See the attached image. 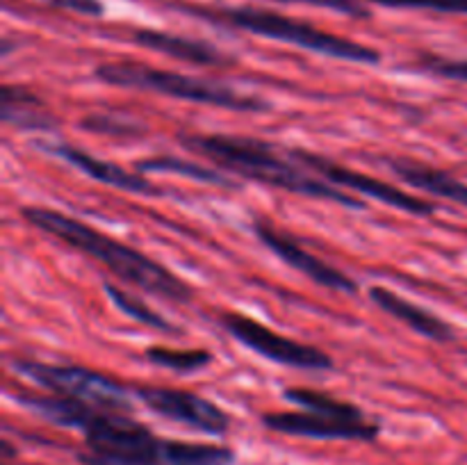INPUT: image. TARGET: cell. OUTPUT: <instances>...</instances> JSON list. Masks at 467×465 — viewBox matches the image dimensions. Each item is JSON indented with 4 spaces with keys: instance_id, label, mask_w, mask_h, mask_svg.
Listing matches in <instances>:
<instances>
[{
    "instance_id": "obj_1",
    "label": "cell",
    "mask_w": 467,
    "mask_h": 465,
    "mask_svg": "<svg viewBox=\"0 0 467 465\" xmlns=\"http://www.w3.org/2000/svg\"><path fill=\"white\" fill-rule=\"evenodd\" d=\"M82 436L80 465H233L237 459L226 445L158 438L146 424L119 410H94Z\"/></svg>"
},
{
    "instance_id": "obj_2",
    "label": "cell",
    "mask_w": 467,
    "mask_h": 465,
    "mask_svg": "<svg viewBox=\"0 0 467 465\" xmlns=\"http://www.w3.org/2000/svg\"><path fill=\"white\" fill-rule=\"evenodd\" d=\"M23 217L35 228L53 235L55 240L64 242V244L73 246V249L99 260L114 276L130 283V285L141 287V290L150 292L155 296H162V299L178 301V304H187V301L194 299V290H192L190 283H185L176 274L169 272L158 260L140 253L132 246L121 244L114 237H108L105 232L96 231V228L87 226V223L78 222V219L68 217V214L59 212V210L41 208V205H26Z\"/></svg>"
},
{
    "instance_id": "obj_3",
    "label": "cell",
    "mask_w": 467,
    "mask_h": 465,
    "mask_svg": "<svg viewBox=\"0 0 467 465\" xmlns=\"http://www.w3.org/2000/svg\"><path fill=\"white\" fill-rule=\"evenodd\" d=\"M181 141L185 149L205 155L228 171L249 178V181L292 191V194L308 196V199L333 201V203H340L345 208H365V201L345 194L340 187L331 185L322 178L310 176L296 162L281 158L274 150V146H269L263 140L235 135H190L187 132L181 137Z\"/></svg>"
},
{
    "instance_id": "obj_4",
    "label": "cell",
    "mask_w": 467,
    "mask_h": 465,
    "mask_svg": "<svg viewBox=\"0 0 467 465\" xmlns=\"http://www.w3.org/2000/svg\"><path fill=\"white\" fill-rule=\"evenodd\" d=\"M185 12H194L199 16L214 18V21H223L233 27L251 32V35L267 36V39L283 41V44L299 46V48L310 50V53L324 55V57L345 59V62L356 64H379L381 62V53L372 46H363L354 39H345V36L331 35L319 27L310 26V23L296 21V18L283 16V14L267 12V9H254V7H222L217 12H208L201 7H187L181 5Z\"/></svg>"
},
{
    "instance_id": "obj_5",
    "label": "cell",
    "mask_w": 467,
    "mask_h": 465,
    "mask_svg": "<svg viewBox=\"0 0 467 465\" xmlns=\"http://www.w3.org/2000/svg\"><path fill=\"white\" fill-rule=\"evenodd\" d=\"M94 76L100 82L123 89H141L153 94L169 96V98L190 100L199 105H214V108L235 109V112H267L269 103L258 96H246L231 89L222 82L205 80V78L185 76V73L155 68L140 62H108L99 64Z\"/></svg>"
},
{
    "instance_id": "obj_6",
    "label": "cell",
    "mask_w": 467,
    "mask_h": 465,
    "mask_svg": "<svg viewBox=\"0 0 467 465\" xmlns=\"http://www.w3.org/2000/svg\"><path fill=\"white\" fill-rule=\"evenodd\" d=\"M12 367L53 395L73 397L103 410H119V413L132 410V397L126 383L96 369L82 365H50L44 360L27 358H16Z\"/></svg>"
},
{
    "instance_id": "obj_7",
    "label": "cell",
    "mask_w": 467,
    "mask_h": 465,
    "mask_svg": "<svg viewBox=\"0 0 467 465\" xmlns=\"http://www.w3.org/2000/svg\"><path fill=\"white\" fill-rule=\"evenodd\" d=\"M222 326L231 337H235L246 349L255 351L272 363L287 365L296 369H333V358L317 346L290 340L281 333L272 331L263 322L246 317L242 313H223Z\"/></svg>"
},
{
    "instance_id": "obj_8",
    "label": "cell",
    "mask_w": 467,
    "mask_h": 465,
    "mask_svg": "<svg viewBox=\"0 0 467 465\" xmlns=\"http://www.w3.org/2000/svg\"><path fill=\"white\" fill-rule=\"evenodd\" d=\"M290 158L296 160L299 164H304L306 169L315 171L319 178L331 182V185L347 187V190L356 191V194L381 201V203L390 205V208L395 210H404V212L409 214H420V217H427V214L433 212V203H429V201L413 194H406L400 187L390 185V182L377 181V178L368 176V173H360L351 167H342V164L333 162L331 158H324V155L313 153V150L292 149Z\"/></svg>"
},
{
    "instance_id": "obj_9",
    "label": "cell",
    "mask_w": 467,
    "mask_h": 465,
    "mask_svg": "<svg viewBox=\"0 0 467 465\" xmlns=\"http://www.w3.org/2000/svg\"><path fill=\"white\" fill-rule=\"evenodd\" d=\"M132 392L153 413L162 415L171 422L196 429L201 433H208V436H226L228 429H231V415L222 406L190 390L162 386H137Z\"/></svg>"
},
{
    "instance_id": "obj_10",
    "label": "cell",
    "mask_w": 467,
    "mask_h": 465,
    "mask_svg": "<svg viewBox=\"0 0 467 465\" xmlns=\"http://www.w3.org/2000/svg\"><path fill=\"white\" fill-rule=\"evenodd\" d=\"M263 424L272 431L283 436L313 438V440H377L381 427L369 422L368 418H342L331 413H315V410H301V413H265Z\"/></svg>"
},
{
    "instance_id": "obj_11",
    "label": "cell",
    "mask_w": 467,
    "mask_h": 465,
    "mask_svg": "<svg viewBox=\"0 0 467 465\" xmlns=\"http://www.w3.org/2000/svg\"><path fill=\"white\" fill-rule=\"evenodd\" d=\"M254 232L276 258H281L283 263L290 264L292 269L301 272L304 276H308L310 281L317 283V285L327 287V290L349 292V294H356V292H358V285H356L354 278L347 276L345 272H340V269L333 267V264L324 263V260L317 258L315 253H310V251L304 249L295 237L283 232L281 228H276L274 223L265 222V219H254Z\"/></svg>"
},
{
    "instance_id": "obj_12",
    "label": "cell",
    "mask_w": 467,
    "mask_h": 465,
    "mask_svg": "<svg viewBox=\"0 0 467 465\" xmlns=\"http://www.w3.org/2000/svg\"><path fill=\"white\" fill-rule=\"evenodd\" d=\"M46 150L57 155L59 160L68 162L71 167H76L78 171L89 176L91 181H99L103 182V185L114 187V190L130 191V194H146V196L160 194V187L153 185V182H150L149 178L141 176V173H132L128 171V169L119 167V164L105 162V160L96 158V155L87 153V150L78 149V146L53 144Z\"/></svg>"
},
{
    "instance_id": "obj_13",
    "label": "cell",
    "mask_w": 467,
    "mask_h": 465,
    "mask_svg": "<svg viewBox=\"0 0 467 465\" xmlns=\"http://www.w3.org/2000/svg\"><path fill=\"white\" fill-rule=\"evenodd\" d=\"M132 41L141 46V48L164 53L169 57H176L187 64H199V67H223V64L233 62V57L223 55V50H219L217 46L208 44L203 39L173 35V32L140 27V30L132 32Z\"/></svg>"
},
{
    "instance_id": "obj_14",
    "label": "cell",
    "mask_w": 467,
    "mask_h": 465,
    "mask_svg": "<svg viewBox=\"0 0 467 465\" xmlns=\"http://www.w3.org/2000/svg\"><path fill=\"white\" fill-rule=\"evenodd\" d=\"M368 294H369V299H372L374 304L383 310V313H388L390 317L400 319L401 324H406L409 328H413V331L420 333L422 337H429V340H433V342H450L456 337L454 328H451L445 319H441L438 315L429 313L427 308H422V305L404 299V296L397 294V292H392V290H388V287L374 285V287H369Z\"/></svg>"
},
{
    "instance_id": "obj_15",
    "label": "cell",
    "mask_w": 467,
    "mask_h": 465,
    "mask_svg": "<svg viewBox=\"0 0 467 465\" xmlns=\"http://www.w3.org/2000/svg\"><path fill=\"white\" fill-rule=\"evenodd\" d=\"M388 167H390V171L395 173V176H400L406 185L415 187V190L424 191V194L454 201V203L465 205L467 208V182L459 181V178L451 176V173L410 158H390L388 160Z\"/></svg>"
},
{
    "instance_id": "obj_16",
    "label": "cell",
    "mask_w": 467,
    "mask_h": 465,
    "mask_svg": "<svg viewBox=\"0 0 467 465\" xmlns=\"http://www.w3.org/2000/svg\"><path fill=\"white\" fill-rule=\"evenodd\" d=\"M0 117L9 126L26 128V130H55L57 128V121L48 114L44 100L35 91L18 85H3Z\"/></svg>"
},
{
    "instance_id": "obj_17",
    "label": "cell",
    "mask_w": 467,
    "mask_h": 465,
    "mask_svg": "<svg viewBox=\"0 0 467 465\" xmlns=\"http://www.w3.org/2000/svg\"><path fill=\"white\" fill-rule=\"evenodd\" d=\"M137 171L140 173H178L182 178H192V181L208 182V185L228 187L235 190V182L228 181L223 173L214 171V169L205 167V164L194 162V160L173 158V155H160V158H144L137 162Z\"/></svg>"
},
{
    "instance_id": "obj_18",
    "label": "cell",
    "mask_w": 467,
    "mask_h": 465,
    "mask_svg": "<svg viewBox=\"0 0 467 465\" xmlns=\"http://www.w3.org/2000/svg\"><path fill=\"white\" fill-rule=\"evenodd\" d=\"M105 294L112 299V304L117 305L123 315H128V317L135 319V322L144 324V326L153 328V331L167 333V336H178V333H181V326H176V324L169 322L167 317H162L158 310L146 305L144 301H141L140 296L132 294V292L123 290V287L119 285H112V283H105Z\"/></svg>"
},
{
    "instance_id": "obj_19",
    "label": "cell",
    "mask_w": 467,
    "mask_h": 465,
    "mask_svg": "<svg viewBox=\"0 0 467 465\" xmlns=\"http://www.w3.org/2000/svg\"><path fill=\"white\" fill-rule=\"evenodd\" d=\"M283 397H285L290 404L301 406L304 410L342 415V418H365V413L358 406L349 404V401L336 399V397L327 395V392L313 390V388H287V390L283 392Z\"/></svg>"
},
{
    "instance_id": "obj_20",
    "label": "cell",
    "mask_w": 467,
    "mask_h": 465,
    "mask_svg": "<svg viewBox=\"0 0 467 465\" xmlns=\"http://www.w3.org/2000/svg\"><path fill=\"white\" fill-rule=\"evenodd\" d=\"M149 363L158 367L171 369L178 374H190L213 363V354L205 349H169V346H149L146 349Z\"/></svg>"
},
{
    "instance_id": "obj_21",
    "label": "cell",
    "mask_w": 467,
    "mask_h": 465,
    "mask_svg": "<svg viewBox=\"0 0 467 465\" xmlns=\"http://www.w3.org/2000/svg\"><path fill=\"white\" fill-rule=\"evenodd\" d=\"M82 128L85 130H94V132H103V135H114V137H130V135H140L144 128L140 126L137 121L128 117H117V114H91L82 121Z\"/></svg>"
},
{
    "instance_id": "obj_22",
    "label": "cell",
    "mask_w": 467,
    "mask_h": 465,
    "mask_svg": "<svg viewBox=\"0 0 467 465\" xmlns=\"http://www.w3.org/2000/svg\"><path fill=\"white\" fill-rule=\"evenodd\" d=\"M395 9H429L441 14H467V0H368Z\"/></svg>"
},
{
    "instance_id": "obj_23",
    "label": "cell",
    "mask_w": 467,
    "mask_h": 465,
    "mask_svg": "<svg viewBox=\"0 0 467 465\" xmlns=\"http://www.w3.org/2000/svg\"><path fill=\"white\" fill-rule=\"evenodd\" d=\"M422 68L433 73V76L447 78V80L467 82V59H445L436 57V55H427L422 59Z\"/></svg>"
},
{
    "instance_id": "obj_24",
    "label": "cell",
    "mask_w": 467,
    "mask_h": 465,
    "mask_svg": "<svg viewBox=\"0 0 467 465\" xmlns=\"http://www.w3.org/2000/svg\"><path fill=\"white\" fill-rule=\"evenodd\" d=\"M274 3H301V5H313V7L331 9V12L345 14V16L354 18H369V12L365 5H360L358 0H274Z\"/></svg>"
},
{
    "instance_id": "obj_25",
    "label": "cell",
    "mask_w": 467,
    "mask_h": 465,
    "mask_svg": "<svg viewBox=\"0 0 467 465\" xmlns=\"http://www.w3.org/2000/svg\"><path fill=\"white\" fill-rule=\"evenodd\" d=\"M50 7L67 9V12L82 14V16H100L103 14V3L100 0H41Z\"/></svg>"
},
{
    "instance_id": "obj_26",
    "label": "cell",
    "mask_w": 467,
    "mask_h": 465,
    "mask_svg": "<svg viewBox=\"0 0 467 465\" xmlns=\"http://www.w3.org/2000/svg\"><path fill=\"white\" fill-rule=\"evenodd\" d=\"M0 450H3V460H9V459H14V456H16V450H14L12 442H9V440L0 442Z\"/></svg>"
},
{
    "instance_id": "obj_27",
    "label": "cell",
    "mask_w": 467,
    "mask_h": 465,
    "mask_svg": "<svg viewBox=\"0 0 467 465\" xmlns=\"http://www.w3.org/2000/svg\"><path fill=\"white\" fill-rule=\"evenodd\" d=\"M3 465H9V460H3Z\"/></svg>"
}]
</instances>
